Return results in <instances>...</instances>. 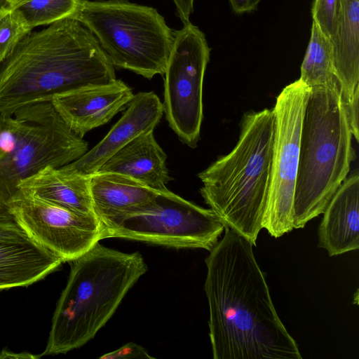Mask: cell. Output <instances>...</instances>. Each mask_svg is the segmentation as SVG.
<instances>
[{"label": "cell", "mask_w": 359, "mask_h": 359, "mask_svg": "<svg viewBox=\"0 0 359 359\" xmlns=\"http://www.w3.org/2000/svg\"><path fill=\"white\" fill-rule=\"evenodd\" d=\"M153 132L133 139L110 156L95 172L121 174L156 191H167L166 184L172 179L166 166V154Z\"/></svg>", "instance_id": "2e32d148"}, {"label": "cell", "mask_w": 359, "mask_h": 359, "mask_svg": "<svg viewBox=\"0 0 359 359\" xmlns=\"http://www.w3.org/2000/svg\"><path fill=\"white\" fill-rule=\"evenodd\" d=\"M299 79L310 88L339 83L333 66L332 43L313 21Z\"/></svg>", "instance_id": "ffe728a7"}, {"label": "cell", "mask_w": 359, "mask_h": 359, "mask_svg": "<svg viewBox=\"0 0 359 359\" xmlns=\"http://www.w3.org/2000/svg\"><path fill=\"white\" fill-rule=\"evenodd\" d=\"M341 0H314L311 14L313 21L330 41L334 35Z\"/></svg>", "instance_id": "cb8c5ba5"}, {"label": "cell", "mask_w": 359, "mask_h": 359, "mask_svg": "<svg viewBox=\"0 0 359 359\" xmlns=\"http://www.w3.org/2000/svg\"><path fill=\"white\" fill-rule=\"evenodd\" d=\"M15 221L6 205L0 202V222Z\"/></svg>", "instance_id": "4dcf8cb0"}, {"label": "cell", "mask_w": 359, "mask_h": 359, "mask_svg": "<svg viewBox=\"0 0 359 359\" xmlns=\"http://www.w3.org/2000/svg\"><path fill=\"white\" fill-rule=\"evenodd\" d=\"M253 246L225 227L205 259L213 358L302 359L276 311Z\"/></svg>", "instance_id": "6da1fadb"}, {"label": "cell", "mask_w": 359, "mask_h": 359, "mask_svg": "<svg viewBox=\"0 0 359 359\" xmlns=\"http://www.w3.org/2000/svg\"><path fill=\"white\" fill-rule=\"evenodd\" d=\"M82 0H29L17 10L28 26L33 28L49 25L72 18Z\"/></svg>", "instance_id": "44dd1931"}, {"label": "cell", "mask_w": 359, "mask_h": 359, "mask_svg": "<svg viewBox=\"0 0 359 359\" xmlns=\"http://www.w3.org/2000/svg\"><path fill=\"white\" fill-rule=\"evenodd\" d=\"M62 263L57 256L29 238L0 243V290L32 285Z\"/></svg>", "instance_id": "ac0fdd59"}, {"label": "cell", "mask_w": 359, "mask_h": 359, "mask_svg": "<svg viewBox=\"0 0 359 359\" xmlns=\"http://www.w3.org/2000/svg\"><path fill=\"white\" fill-rule=\"evenodd\" d=\"M225 226L210 209L184 199L168 189L140 210L102 229V239L122 238L175 248L210 251Z\"/></svg>", "instance_id": "52a82bcc"}, {"label": "cell", "mask_w": 359, "mask_h": 359, "mask_svg": "<svg viewBox=\"0 0 359 359\" xmlns=\"http://www.w3.org/2000/svg\"><path fill=\"white\" fill-rule=\"evenodd\" d=\"M115 69L90 30L69 18L30 32L0 62V114L111 83Z\"/></svg>", "instance_id": "7a4b0ae2"}, {"label": "cell", "mask_w": 359, "mask_h": 359, "mask_svg": "<svg viewBox=\"0 0 359 359\" xmlns=\"http://www.w3.org/2000/svg\"><path fill=\"white\" fill-rule=\"evenodd\" d=\"M210 52L204 34L190 21L174 31L163 74V111L180 140L191 148L200 138L203 84Z\"/></svg>", "instance_id": "30bf717a"}, {"label": "cell", "mask_w": 359, "mask_h": 359, "mask_svg": "<svg viewBox=\"0 0 359 359\" xmlns=\"http://www.w3.org/2000/svg\"><path fill=\"white\" fill-rule=\"evenodd\" d=\"M90 192L94 213L102 229L140 210L159 193L129 177L114 172L90 175Z\"/></svg>", "instance_id": "9a60e30c"}, {"label": "cell", "mask_w": 359, "mask_h": 359, "mask_svg": "<svg viewBox=\"0 0 359 359\" xmlns=\"http://www.w3.org/2000/svg\"><path fill=\"white\" fill-rule=\"evenodd\" d=\"M15 222L33 242L71 262L102 239L95 215L79 213L18 191L6 204Z\"/></svg>", "instance_id": "8fae6325"}, {"label": "cell", "mask_w": 359, "mask_h": 359, "mask_svg": "<svg viewBox=\"0 0 359 359\" xmlns=\"http://www.w3.org/2000/svg\"><path fill=\"white\" fill-rule=\"evenodd\" d=\"M233 11L238 14L255 11L261 0H229Z\"/></svg>", "instance_id": "83f0119b"}, {"label": "cell", "mask_w": 359, "mask_h": 359, "mask_svg": "<svg viewBox=\"0 0 359 359\" xmlns=\"http://www.w3.org/2000/svg\"><path fill=\"white\" fill-rule=\"evenodd\" d=\"M275 131L272 109L243 116L233 149L198 174L205 203L228 227L256 245L271 180Z\"/></svg>", "instance_id": "277c9868"}, {"label": "cell", "mask_w": 359, "mask_h": 359, "mask_svg": "<svg viewBox=\"0 0 359 359\" xmlns=\"http://www.w3.org/2000/svg\"><path fill=\"white\" fill-rule=\"evenodd\" d=\"M177 13L183 24L189 21V16L194 11V0H172Z\"/></svg>", "instance_id": "4316f807"}, {"label": "cell", "mask_w": 359, "mask_h": 359, "mask_svg": "<svg viewBox=\"0 0 359 359\" xmlns=\"http://www.w3.org/2000/svg\"><path fill=\"white\" fill-rule=\"evenodd\" d=\"M32 32L17 8L0 20V62Z\"/></svg>", "instance_id": "603a6c76"}, {"label": "cell", "mask_w": 359, "mask_h": 359, "mask_svg": "<svg viewBox=\"0 0 359 359\" xmlns=\"http://www.w3.org/2000/svg\"><path fill=\"white\" fill-rule=\"evenodd\" d=\"M18 111L31 121L19 147L0 163V202L6 205L18 185L47 166L60 168L82 156L88 143L65 123L51 101L27 105Z\"/></svg>", "instance_id": "9c48e42d"}, {"label": "cell", "mask_w": 359, "mask_h": 359, "mask_svg": "<svg viewBox=\"0 0 359 359\" xmlns=\"http://www.w3.org/2000/svg\"><path fill=\"white\" fill-rule=\"evenodd\" d=\"M13 115L0 114V163L16 151L31 128L30 120L21 112Z\"/></svg>", "instance_id": "7402d4cb"}, {"label": "cell", "mask_w": 359, "mask_h": 359, "mask_svg": "<svg viewBox=\"0 0 359 359\" xmlns=\"http://www.w3.org/2000/svg\"><path fill=\"white\" fill-rule=\"evenodd\" d=\"M323 213L318 230V246L329 256L359 248V175L356 170L345 179Z\"/></svg>", "instance_id": "5bb4252c"}, {"label": "cell", "mask_w": 359, "mask_h": 359, "mask_svg": "<svg viewBox=\"0 0 359 359\" xmlns=\"http://www.w3.org/2000/svg\"><path fill=\"white\" fill-rule=\"evenodd\" d=\"M101 359H116V358H151L149 353L142 346L134 343L129 342L122 346L117 350L107 353L101 357Z\"/></svg>", "instance_id": "d4e9b609"}, {"label": "cell", "mask_w": 359, "mask_h": 359, "mask_svg": "<svg viewBox=\"0 0 359 359\" xmlns=\"http://www.w3.org/2000/svg\"><path fill=\"white\" fill-rule=\"evenodd\" d=\"M29 0H0V20Z\"/></svg>", "instance_id": "f1b7e54d"}, {"label": "cell", "mask_w": 359, "mask_h": 359, "mask_svg": "<svg viewBox=\"0 0 359 359\" xmlns=\"http://www.w3.org/2000/svg\"><path fill=\"white\" fill-rule=\"evenodd\" d=\"M134 95L128 85L116 79L57 95L51 102L65 123L83 138L90 130L109 122Z\"/></svg>", "instance_id": "7c38bea8"}, {"label": "cell", "mask_w": 359, "mask_h": 359, "mask_svg": "<svg viewBox=\"0 0 359 359\" xmlns=\"http://www.w3.org/2000/svg\"><path fill=\"white\" fill-rule=\"evenodd\" d=\"M330 42L334 73L347 104L359 93V0H341Z\"/></svg>", "instance_id": "d6986e66"}, {"label": "cell", "mask_w": 359, "mask_h": 359, "mask_svg": "<svg viewBox=\"0 0 359 359\" xmlns=\"http://www.w3.org/2000/svg\"><path fill=\"white\" fill-rule=\"evenodd\" d=\"M28 238L15 221L0 222V243Z\"/></svg>", "instance_id": "484cf974"}, {"label": "cell", "mask_w": 359, "mask_h": 359, "mask_svg": "<svg viewBox=\"0 0 359 359\" xmlns=\"http://www.w3.org/2000/svg\"><path fill=\"white\" fill-rule=\"evenodd\" d=\"M163 114V103L154 93L135 95L121 118L100 142L77 160L61 168L84 175L95 173L110 156L133 139L154 131Z\"/></svg>", "instance_id": "4fadbf2b"}, {"label": "cell", "mask_w": 359, "mask_h": 359, "mask_svg": "<svg viewBox=\"0 0 359 359\" xmlns=\"http://www.w3.org/2000/svg\"><path fill=\"white\" fill-rule=\"evenodd\" d=\"M310 90L299 79L282 90L272 109L275 131L271 180L262 228L276 238L294 229L300 136Z\"/></svg>", "instance_id": "ba28073f"}, {"label": "cell", "mask_w": 359, "mask_h": 359, "mask_svg": "<svg viewBox=\"0 0 359 359\" xmlns=\"http://www.w3.org/2000/svg\"><path fill=\"white\" fill-rule=\"evenodd\" d=\"M340 86L311 88L302 126L293 229L322 214L355 155Z\"/></svg>", "instance_id": "5b68a950"}, {"label": "cell", "mask_w": 359, "mask_h": 359, "mask_svg": "<svg viewBox=\"0 0 359 359\" xmlns=\"http://www.w3.org/2000/svg\"><path fill=\"white\" fill-rule=\"evenodd\" d=\"M72 18L90 30L114 67L147 79L164 74L174 31L156 9L128 0H82Z\"/></svg>", "instance_id": "8992f818"}, {"label": "cell", "mask_w": 359, "mask_h": 359, "mask_svg": "<svg viewBox=\"0 0 359 359\" xmlns=\"http://www.w3.org/2000/svg\"><path fill=\"white\" fill-rule=\"evenodd\" d=\"M41 357V355H32V354H31L29 353H27V352L15 353L10 351L6 348H4L0 352V358L1 359H3V358H11V359L24 358V359H27V358H39Z\"/></svg>", "instance_id": "f546056e"}, {"label": "cell", "mask_w": 359, "mask_h": 359, "mask_svg": "<svg viewBox=\"0 0 359 359\" xmlns=\"http://www.w3.org/2000/svg\"><path fill=\"white\" fill-rule=\"evenodd\" d=\"M69 264L41 357L66 353L92 339L147 271L140 253L120 252L99 242Z\"/></svg>", "instance_id": "3957f363"}, {"label": "cell", "mask_w": 359, "mask_h": 359, "mask_svg": "<svg viewBox=\"0 0 359 359\" xmlns=\"http://www.w3.org/2000/svg\"><path fill=\"white\" fill-rule=\"evenodd\" d=\"M90 176L47 166L22 180L18 191L79 213L95 215Z\"/></svg>", "instance_id": "e0dca14e"}]
</instances>
